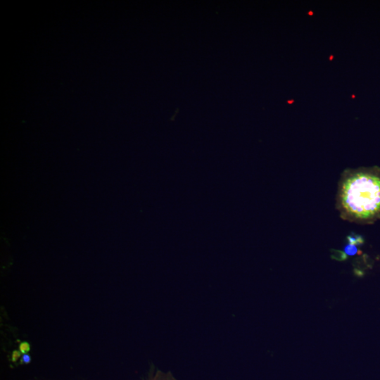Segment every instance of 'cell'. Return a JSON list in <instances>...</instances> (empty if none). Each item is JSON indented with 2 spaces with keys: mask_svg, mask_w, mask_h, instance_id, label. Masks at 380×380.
<instances>
[{
  "mask_svg": "<svg viewBox=\"0 0 380 380\" xmlns=\"http://www.w3.org/2000/svg\"><path fill=\"white\" fill-rule=\"evenodd\" d=\"M336 208L341 218L357 224L380 217V171L376 168H347L338 182Z\"/></svg>",
  "mask_w": 380,
  "mask_h": 380,
  "instance_id": "cell-1",
  "label": "cell"
},
{
  "mask_svg": "<svg viewBox=\"0 0 380 380\" xmlns=\"http://www.w3.org/2000/svg\"><path fill=\"white\" fill-rule=\"evenodd\" d=\"M331 257L338 260H343L346 258V255L339 251H332Z\"/></svg>",
  "mask_w": 380,
  "mask_h": 380,
  "instance_id": "cell-2",
  "label": "cell"
},
{
  "mask_svg": "<svg viewBox=\"0 0 380 380\" xmlns=\"http://www.w3.org/2000/svg\"><path fill=\"white\" fill-rule=\"evenodd\" d=\"M20 351L23 354H26L30 351V346L27 342H22L19 346Z\"/></svg>",
  "mask_w": 380,
  "mask_h": 380,
  "instance_id": "cell-3",
  "label": "cell"
},
{
  "mask_svg": "<svg viewBox=\"0 0 380 380\" xmlns=\"http://www.w3.org/2000/svg\"><path fill=\"white\" fill-rule=\"evenodd\" d=\"M357 249L355 244H349L345 248V252L348 255H353L356 253Z\"/></svg>",
  "mask_w": 380,
  "mask_h": 380,
  "instance_id": "cell-4",
  "label": "cell"
},
{
  "mask_svg": "<svg viewBox=\"0 0 380 380\" xmlns=\"http://www.w3.org/2000/svg\"><path fill=\"white\" fill-rule=\"evenodd\" d=\"M20 351L14 350L12 353V360L13 361H16L20 356Z\"/></svg>",
  "mask_w": 380,
  "mask_h": 380,
  "instance_id": "cell-5",
  "label": "cell"
},
{
  "mask_svg": "<svg viewBox=\"0 0 380 380\" xmlns=\"http://www.w3.org/2000/svg\"><path fill=\"white\" fill-rule=\"evenodd\" d=\"M22 359L25 362H29L30 360V357L27 354H24Z\"/></svg>",
  "mask_w": 380,
  "mask_h": 380,
  "instance_id": "cell-6",
  "label": "cell"
}]
</instances>
